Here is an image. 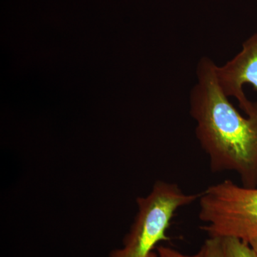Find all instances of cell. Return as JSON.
I'll return each mask as SVG.
<instances>
[{"mask_svg": "<svg viewBox=\"0 0 257 257\" xmlns=\"http://www.w3.org/2000/svg\"><path fill=\"white\" fill-rule=\"evenodd\" d=\"M216 64L202 57L196 69L197 82L189 96V113L196 121V138L207 154L214 173L239 175L243 187H257V101L242 116L223 92Z\"/></svg>", "mask_w": 257, "mask_h": 257, "instance_id": "6da1fadb", "label": "cell"}, {"mask_svg": "<svg viewBox=\"0 0 257 257\" xmlns=\"http://www.w3.org/2000/svg\"><path fill=\"white\" fill-rule=\"evenodd\" d=\"M201 229L211 238L235 237L248 243L257 235V188L224 180L200 194Z\"/></svg>", "mask_w": 257, "mask_h": 257, "instance_id": "7a4b0ae2", "label": "cell"}, {"mask_svg": "<svg viewBox=\"0 0 257 257\" xmlns=\"http://www.w3.org/2000/svg\"><path fill=\"white\" fill-rule=\"evenodd\" d=\"M199 197L200 194H186L177 184L157 182L147 197L137 199L138 213L124 246L110 257H148L157 243L170 239L166 231L176 211Z\"/></svg>", "mask_w": 257, "mask_h": 257, "instance_id": "3957f363", "label": "cell"}, {"mask_svg": "<svg viewBox=\"0 0 257 257\" xmlns=\"http://www.w3.org/2000/svg\"><path fill=\"white\" fill-rule=\"evenodd\" d=\"M216 76L223 92L228 97L235 98L239 107L246 112L252 101L243 92V86L249 84L257 91V33L243 42L239 53L222 66L216 65Z\"/></svg>", "mask_w": 257, "mask_h": 257, "instance_id": "277c9868", "label": "cell"}, {"mask_svg": "<svg viewBox=\"0 0 257 257\" xmlns=\"http://www.w3.org/2000/svg\"><path fill=\"white\" fill-rule=\"evenodd\" d=\"M226 257H257V253L248 243L235 237L221 238Z\"/></svg>", "mask_w": 257, "mask_h": 257, "instance_id": "5b68a950", "label": "cell"}, {"mask_svg": "<svg viewBox=\"0 0 257 257\" xmlns=\"http://www.w3.org/2000/svg\"><path fill=\"white\" fill-rule=\"evenodd\" d=\"M202 247L204 248V257H226L221 238L209 237Z\"/></svg>", "mask_w": 257, "mask_h": 257, "instance_id": "8992f818", "label": "cell"}, {"mask_svg": "<svg viewBox=\"0 0 257 257\" xmlns=\"http://www.w3.org/2000/svg\"><path fill=\"white\" fill-rule=\"evenodd\" d=\"M160 257H204V251L203 247L197 253L194 255H185L179 252L177 250L166 246H159L157 248Z\"/></svg>", "mask_w": 257, "mask_h": 257, "instance_id": "52a82bcc", "label": "cell"}, {"mask_svg": "<svg viewBox=\"0 0 257 257\" xmlns=\"http://www.w3.org/2000/svg\"><path fill=\"white\" fill-rule=\"evenodd\" d=\"M248 244L250 245L251 248L254 250L255 252L257 253V235L251 238L248 241Z\"/></svg>", "mask_w": 257, "mask_h": 257, "instance_id": "ba28073f", "label": "cell"}, {"mask_svg": "<svg viewBox=\"0 0 257 257\" xmlns=\"http://www.w3.org/2000/svg\"><path fill=\"white\" fill-rule=\"evenodd\" d=\"M148 257H160V256H159V255L157 254L156 253L153 252V251H152V252L150 253V255H149Z\"/></svg>", "mask_w": 257, "mask_h": 257, "instance_id": "9c48e42d", "label": "cell"}]
</instances>
